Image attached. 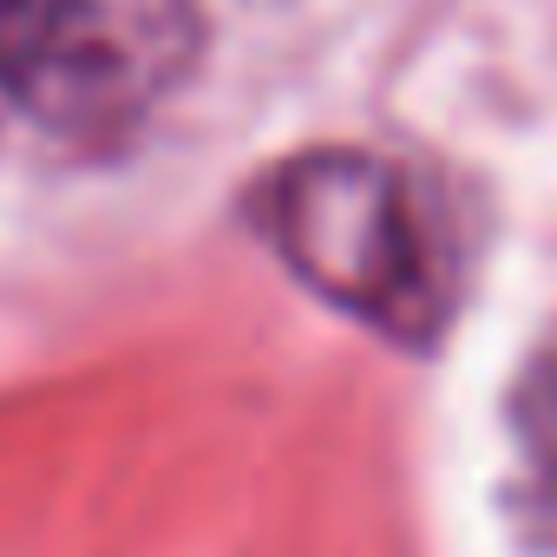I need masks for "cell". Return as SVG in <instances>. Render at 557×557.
I'll list each match as a JSON object with an SVG mask.
<instances>
[{
  "label": "cell",
  "mask_w": 557,
  "mask_h": 557,
  "mask_svg": "<svg viewBox=\"0 0 557 557\" xmlns=\"http://www.w3.org/2000/svg\"><path fill=\"white\" fill-rule=\"evenodd\" d=\"M262 243L302 289L400 348H433L453 315V249L413 171L381 151L315 145L249 197Z\"/></svg>",
  "instance_id": "cell-1"
},
{
  "label": "cell",
  "mask_w": 557,
  "mask_h": 557,
  "mask_svg": "<svg viewBox=\"0 0 557 557\" xmlns=\"http://www.w3.org/2000/svg\"><path fill=\"white\" fill-rule=\"evenodd\" d=\"M197 53V0H73L14 112L66 158H106L151 125Z\"/></svg>",
  "instance_id": "cell-2"
},
{
  "label": "cell",
  "mask_w": 557,
  "mask_h": 557,
  "mask_svg": "<svg viewBox=\"0 0 557 557\" xmlns=\"http://www.w3.org/2000/svg\"><path fill=\"white\" fill-rule=\"evenodd\" d=\"M511 433L524 466V518L544 544H557V361H531L511 394Z\"/></svg>",
  "instance_id": "cell-3"
},
{
  "label": "cell",
  "mask_w": 557,
  "mask_h": 557,
  "mask_svg": "<svg viewBox=\"0 0 557 557\" xmlns=\"http://www.w3.org/2000/svg\"><path fill=\"white\" fill-rule=\"evenodd\" d=\"M66 14H73V0H0V119H14Z\"/></svg>",
  "instance_id": "cell-4"
}]
</instances>
